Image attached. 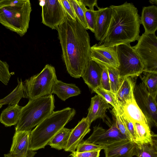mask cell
Segmentation results:
<instances>
[{"label": "cell", "mask_w": 157, "mask_h": 157, "mask_svg": "<svg viewBox=\"0 0 157 157\" xmlns=\"http://www.w3.org/2000/svg\"><path fill=\"white\" fill-rule=\"evenodd\" d=\"M56 29L67 71L71 77L80 78L90 59L89 34L77 20L67 14L66 20Z\"/></svg>", "instance_id": "6da1fadb"}, {"label": "cell", "mask_w": 157, "mask_h": 157, "mask_svg": "<svg viewBox=\"0 0 157 157\" xmlns=\"http://www.w3.org/2000/svg\"><path fill=\"white\" fill-rule=\"evenodd\" d=\"M112 16L105 35L97 44L111 47L129 44L138 40L141 25L137 9L132 3L111 5Z\"/></svg>", "instance_id": "7a4b0ae2"}, {"label": "cell", "mask_w": 157, "mask_h": 157, "mask_svg": "<svg viewBox=\"0 0 157 157\" xmlns=\"http://www.w3.org/2000/svg\"><path fill=\"white\" fill-rule=\"evenodd\" d=\"M75 109L67 107L53 111L30 132L29 149L33 151L44 148L53 137L74 117Z\"/></svg>", "instance_id": "3957f363"}, {"label": "cell", "mask_w": 157, "mask_h": 157, "mask_svg": "<svg viewBox=\"0 0 157 157\" xmlns=\"http://www.w3.org/2000/svg\"><path fill=\"white\" fill-rule=\"evenodd\" d=\"M32 11L29 0H0V23L22 37L29 28Z\"/></svg>", "instance_id": "277c9868"}, {"label": "cell", "mask_w": 157, "mask_h": 157, "mask_svg": "<svg viewBox=\"0 0 157 157\" xmlns=\"http://www.w3.org/2000/svg\"><path fill=\"white\" fill-rule=\"evenodd\" d=\"M54 103L52 94L29 100L22 107L15 131H31L54 111Z\"/></svg>", "instance_id": "5b68a950"}, {"label": "cell", "mask_w": 157, "mask_h": 157, "mask_svg": "<svg viewBox=\"0 0 157 157\" xmlns=\"http://www.w3.org/2000/svg\"><path fill=\"white\" fill-rule=\"evenodd\" d=\"M57 79L55 67L46 64L40 73L23 82V98L31 100L52 94V86Z\"/></svg>", "instance_id": "8992f818"}, {"label": "cell", "mask_w": 157, "mask_h": 157, "mask_svg": "<svg viewBox=\"0 0 157 157\" xmlns=\"http://www.w3.org/2000/svg\"><path fill=\"white\" fill-rule=\"evenodd\" d=\"M116 49L119 63L117 68L120 79L134 78L144 72V65L130 44L118 45L116 46Z\"/></svg>", "instance_id": "52a82bcc"}, {"label": "cell", "mask_w": 157, "mask_h": 157, "mask_svg": "<svg viewBox=\"0 0 157 157\" xmlns=\"http://www.w3.org/2000/svg\"><path fill=\"white\" fill-rule=\"evenodd\" d=\"M132 48L144 65V72L157 73V38L155 34L144 33Z\"/></svg>", "instance_id": "ba28073f"}, {"label": "cell", "mask_w": 157, "mask_h": 157, "mask_svg": "<svg viewBox=\"0 0 157 157\" xmlns=\"http://www.w3.org/2000/svg\"><path fill=\"white\" fill-rule=\"evenodd\" d=\"M135 101L146 117L149 125L157 126L156 97L151 94L142 82L135 85L134 90Z\"/></svg>", "instance_id": "9c48e42d"}, {"label": "cell", "mask_w": 157, "mask_h": 157, "mask_svg": "<svg viewBox=\"0 0 157 157\" xmlns=\"http://www.w3.org/2000/svg\"><path fill=\"white\" fill-rule=\"evenodd\" d=\"M42 6V22L52 29L63 23L67 14L60 0H44Z\"/></svg>", "instance_id": "30bf717a"}, {"label": "cell", "mask_w": 157, "mask_h": 157, "mask_svg": "<svg viewBox=\"0 0 157 157\" xmlns=\"http://www.w3.org/2000/svg\"><path fill=\"white\" fill-rule=\"evenodd\" d=\"M108 124L109 128L106 129L99 126L93 127V133L86 140L94 144L105 146L126 139L117 128L115 122Z\"/></svg>", "instance_id": "8fae6325"}, {"label": "cell", "mask_w": 157, "mask_h": 157, "mask_svg": "<svg viewBox=\"0 0 157 157\" xmlns=\"http://www.w3.org/2000/svg\"><path fill=\"white\" fill-rule=\"evenodd\" d=\"M90 59L106 67L117 68L119 66L116 46L107 47L96 44L91 47Z\"/></svg>", "instance_id": "7c38bea8"}, {"label": "cell", "mask_w": 157, "mask_h": 157, "mask_svg": "<svg viewBox=\"0 0 157 157\" xmlns=\"http://www.w3.org/2000/svg\"><path fill=\"white\" fill-rule=\"evenodd\" d=\"M31 131H15L8 154L10 157H34L36 152L29 149Z\"/></svg>", "instance_id": "4fadbf2b"}, {"label": "cell", "mask_w": 157, "mask_h": 157, "mask_svg": "<svg viewBox=\"0 0 157 157\" xmlns=\"http://www.w3.org/2000/svg\"><path fill=\"white\" fill-rule=\"evenodd\" d=\"M135 144L126 139L105 146V157H132Z\"/></svg>", "instance_id": "5bb4252c"}, {"label": "cell", "mask_w": 157, "mask_h": 157, "mask_svg": "<svg viewBox=\"0 0 157 157\" xmlns=\"http://www.w3.org/2000/svg\"><path fill=\"white\" fill-rule=\"evenodd\" d=\"M112 107L101 97L98 95H95L91 98L90 105L86 118L90 125L98 118L105 121V118L108 120L106 114L107 109Z\"/></svg>", "instance_id": "9a60e30c"}, {"label": "cell", "mask_w": 157, "mask_h": 157, "mask_svg": "<svg viewBox=\"0 0 157 157\" xmlns=\"http://www.w3.org/2000/svg\"><path fill=\"white\" fill-rule=\"evenodd\" d=\"M90 125L86 117L79 121L74 128L71 129L67 147L64 150L71 152L75 151L84 137L90 132Z\"/></svg>", "instance_id": "2e32d148"}, {"label": "cell", "mask_w": 157, "mask_h": 157, "mask_svg": "<svg viewBox=\"0 0 157 157\" xmlns=\"http://www.w3.org/2000/svg\"><path fill=\"white\" fill-rule=\"evenodd\" d=\"M102 71L101 65L90 59L82 77L92 92L101 86Z\"/></svg>", "instance_id": "e0dca14e"}, {"label": "cell", "mask_w": 157, "mask_h": 157, "mask_svg": "<svg viewBox=\"0 0 157 157\" xmlns=\"http://www.w3.org/2000/svg\"><path fill=\"white\" fill-rule=\"evenodd\" d=\"M140 21L144 28L145 33H155L157 29V6L152 5L143 7Z\"/></svg>", "instance_id": "ac0fdd59"}, {"label": "cell", "mask_w": 157, "mask_h": 157, "mask_svg": "<svg viewBox=\"0 0 157 157\" xmlns=\"http://www.w3.org/2000/svg\"><path fill=\"white\" fill-rule=\"evenodd\" d=\"M112 13V10L110 7L100 8L97 10L94 33L97 40L100 41L106 33L110 23Z\"/></svg>", "instance_id": "d6986e66"}, {"label": "cell", "mask_w": 157, "mask_h": 157, "mask_svg": "<svg viewBox=\"0 0 157 157\" xmlns=\"http://www.w3.org/2000/svg\"><path fill=\"white\" fill-rule=\"evenodd\" d=\"M118 111L123 112L134 123H139L150 127L147 119L137 105L135 98L122 105L119 104Z\"/></svg>", "instance_id": "ffe728a7"}, {"label": "cell", "mask_w": 157, "mask_h": 157, "mask_svg": "<svg viewBox=\"0 0 157 157\" xmlns=\"http://www.w3.org/2000/svg\"><path fill=\"white\" fill-rule=\"evenodd\" d=\"M132 77L121 79V83L116 94L119 105H122L134 99V90L135 82Z\"/></svg>", "instance_id": "44dd1931"}, {"label": "cell", "mask_w": 157, "mask_h": 157, "mask_svg": "<svg viewBox=\"0 0 157 157\" xmlns=\"http://www.w3.org/2000/svg\"><path fill=\"white\" fill-rule=\"evenodd\" d=\"M52 93L65 101L69 98L80 94L81 91L75 84L65 83L57 79L53 85Z\"/></svg>", "instance_id": "7402d4cb"}, {"label": "cell", "mask_w": 157, "mask_h": 157, "mask_svg": "<svg viewBox=\"0 0 157 157\" xmlns=\"http://www.w3.org/2000/svg\"><path fill=\"white\" fill-rule=\"evenodd\" d=\"M136 133L135 143L137 145L153 143L155 138L157 136L151 131L150 127L138 122H134Z\"/></svg>", "instance_id": "603a6c76"}, {"label": "cell", "mask_w": 157, "mask_h": 157, "mask_svg": "<svg viewBox=\"0 0 157 157\" xmlns=\"http://www.w3.org/2000/svg\"><path fill=\"white\" fill-rule=\"evenodd\" d=\"M21 108L18 104L9 105L2 111L0 122L7 127L16 125L19 119Z\"/></svg>", "instance_id": "cb8c5ba5"}, {"label": "cell", "mask_w": 157, "mask_h": 157, "mask_svg": "<svg viewBox=\"0 0 157 157\" xmlns=\"http://www.w3.org/2000/svg\"><path fill=\"white\" fill-rule=\"evenodd\" d=\"M71 129L63 128L59 130L48 143L52 148L64 150L67 144Z\"/></svg>", "instance_id": "d4e9b609"}, {"label": "cell", "mask_w": 157, "mask_h": 157, "mask_svg": "<svg viewBox=\"0 0 157 157\" xmlns=\"http://www.w3.org/2000/svg\"><path fill=\"white\" fill-rule=\"evenodd\" d=\"M133 155L137 157H157V136L152 144H135Z\"/></svg>", "instance_id": "484cf974"}, {"label": "cell", "mask_w": 157, "mask_h": 157, "mask_svg": "<svg viewBox=\"0 0 157 157\" xmlns=\"http://www.w3.org/2000/svg\"><path fill=\"white\" fill-rule=\"evenodd\" d=\"M17 86L9 94L3 99H0V104L2 105H13L18 104L24 95V86L23 82L17 79Z\"/></svg>", "instance_id": "4316f807"}, {"label": "cell", "mask_w": 157, "mask_h": 157, "mask_svg": "<svg viewBox=\"0 0 157 157\" xmlns=\"http://www.w3.org/2000/svg\"><path fill=\"white\" fill-rule=\"evenodd\" d=\"M144 75L141 77L149 92L156 97L157 94V73L144 72Z\"/></svg>", "instance_id": "83f0119b"}, {"label": "cell", "mask_w": 157, "mask_h": 157, "mask_svg": "<svg viewBox=\"0 0 157 157\" xmlns=\"http://www.w3.org/2000/svg\"><path fill=\"white\" fill-rule=\"evenodd\" d=\"M75 14L76 20L86 29H88L86 23L85 12L87 9L79 0H68Z\"/></svg>", "instance_id": "f1b7e54d"}, {"label": "cell", "mask_w": 157, "mask_h": 157, "mask_svg": "<svg viewBox=\"0 0 157 157\" xmlns=\"http://www.w3.org/2000/svg\"><path fill=\"white\" fill-rule=\"evenodd\" d=\"M93 92L101 97L113 107L115 110L118 111L119 104L116 95L114 93L111 91L103 89L101 86L97 87Z\"/></svg>", "instance_id": "f546056e"}, {"label": "cell", "mask_w": 157, "mask_h": 157, "mask_svg": "<svg viewBox=\"0 0 157 157\" xmlns=\"http://www.w3.org/2000/svg\"><path fill=\"white\" fill-rule=\"evenodd\" d=\"M109 79L111 91L116 94L121 83L118 71L117 68L106 67Z\"/></svg>", "instance_id": "4dcf8cb0"}, {"label": "cell", "mask_w": 157, "mask_h": 157, "mask_svg": "<svg viewBox=\"0 0 157 157\" xmlns=\"http://www.w3.org/2000/svg\"><path fill=\"white\" fill-rule=\"evenodd\" d=\"M117 111L124 124L132 141L134 143L136 135L134 123L130 120L123 112L121 111Z\"/></svg>", "instance_id": "1f68e13d"}, {"label": "cell", "mask_w": 157, "mask_h": 157, "mask_svg": "<svg viewBox=\"0 0 157 157\" xmlns=\"http://www.w3.org/2000/svg\"><path fill=\"white\" fill-rule=\"evenodd\" d=\"M112 112L114 117V121L116 126L119 131L126 139L132 141L124 124L121 119L118 111L113 108Z\"/></svg>", "instance_id": "d6a6232c"}, {"label": "cell", "mask_w": 157, "mask_h": 157, "mask_svg": "<svg viewBox=\"0 0 157 157\" xmlns=\"http://www.w3.org/2000/svg\"><path fill=\"white\" fill-rule=\"evenodd\" d=\"M97 10H92L87 9L85 16L88 29L94 33L96 24Z\"/></svg>", "instance_id": "836d02e7"}, {"label": "cell", "mask_w": 157, "mask_h": 157, "mask_svg": "<svg viewBox=\"0 0 157 157\" xmlns=\"http://www.w3.org/2000/svg\"><path fill=\"white\" fill-rule=\"evenodd\" d=\"M105 146L94 144L86 140L82 141L77 146L76 151L78 152L103 150Z\"/></svg>", "instance_id": "e575fe53"}, {"label": "cell", "mask_w": 157, "mask_h": 157, "mask_svg": "<svg viewBox=\"0 0 157 157\" xmlns=\"http://www.w3.org/2000/svg\"><path fill=\"white\" fill-rule=\"evenodd\" d=\"M102 66V71L101 78V86L106 90L111 91L109 79L107 68L105 66Z\"/></svg>", "instance_id": "d590c367"}, {"label": "cell", "mask_w": 157, "mask_h": 157, "mask_svg": "<svg viewBox=\"0 0 157 157\" xmlns=\"http://www.w3.org/2000/svg\"><path fill=\"white\" fill-rule=\"evenodd\" d=\"M101 150L78 152L75 151L70 154L71 157H99Z\"/></svg>", "instance_id": "8d00e7d4"}, {"label": "cell", "mask_w": 157, "mask_h": 157, "mask_svg": "<svg viewBox=\"0 0 157 157\" xmlns=\"http://www.w3.org/2000/svg\"><path fill=\"white\" fill-rule=\"evenodd\" d=\"M67 14L72 19L75 21L76 18L72 8L68 0H60Z\"/></svg>", "instance_id": "74e56055"}, {"label": "cell", "mask_w": 157, "mask_h": 157, "mask_svg": "<svg viewBox=\"0 0 157 157\" xmlns=\"http://www.w3.org/2000/svg\"><path fill=\"white\" fill-rule=\"evenodd\" d=\"M79 1L85 6H87L89 7V9L94 10V7H96L98 9H100L97 4V0H79Z\"/></svg>", "instance_id": "f35d334b"}, {"label": "cell", "mask_w": 157, "mask_h": 157, "mask_svg": "<svg viewBox=\"0 0 157 157\" xmlns=\"http://www.w3.org/2000/svg\"><path fill=\"white\" fill-rule=\"evenodd\" d=\"M149 2L152 4H155L156 5H157V0H150L149 1Z\"/></svg>", "instance_id": "ab89813d"}, {"label": "cell", "mask_w": 157, "mask_h": 157, "mask_svg": "<svg viewBox=\"0 0 157 157\" xmlns=\"http://www.w3.org/2000/svg\"><path fill=\"white\" fill-rule=\"evenodd\" d=\"M4 157H10L8 154H5L4 155Z\"/></svg>", "instance_id": "60d3db41"}, {"label": "cell", "mask_w": 157, "mask_h": 157, "mask_svg": "<svg viewBox=\"0 0 157 157\" xmlns=\"http://www.w3.org/2000/svg\"><path fill=\"white\" fill-rule=\"evenodd\" d=\"M2 105L0 104V109L2 107Z\"/></svg>", "instance_id": "b9f144b4"}]
</instances>
